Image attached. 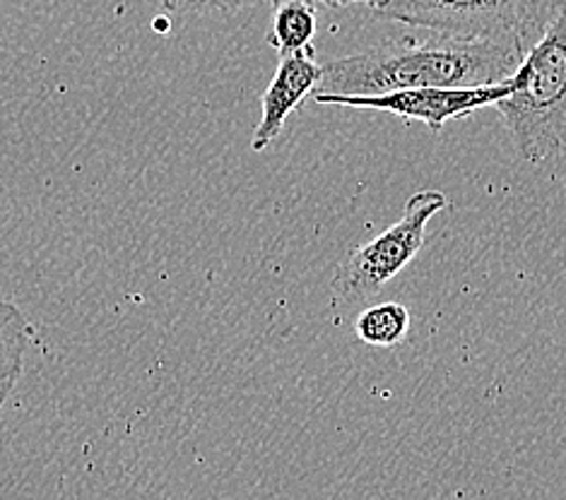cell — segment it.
Listing matches in <instances>:
<instances>
[{
	"mask_svg": "<svg viewBox=\"0 0 566 500\" xmlns=\"http://www.w3.org/2000/svg\"><path fill=\"white\" fill-rule=\"evenodd\" d=\"M396 39L323 65L314 94H386L415 87H484L511 79L525 51L514 44L437 34Z\"/></svg>",
	"mask_w": 566,
	"mask_h": 500,
	"instance_id": "obj_1",
	"label": "cell"
},
{
	"mask_svg": "<svg viewBox=\"0 0 566 500\" xmlns=\"http://www.w3.org/2000/svg\"><path fill=\"white\" fill-rule=\"evenodd\" d=\"M511 79L514 92L494 109L518 157L528 164H545L566 155V0Z\"/></svg>",
	"mask_w": 566,
	"mask_h": 500,
	"instance_id": "obj_2",
	"label": "cell"
},
{
	"mask_svg": "<svg viewBox=\"0 0 566 500\" xmlns=\"http://www.w3.org/2000/svg\"><path fill=\"white\" fill-rule=\"evenodd\" d=\"M562 0H386L376 18L437 34L521 46L543 36Z\"/></svg>",
	"mask_w": 566,
	"mask_h": 500,
	"instance_id": "obj_3",
	"label": "cell"
},
{
	"mask_svg": "<svg viewBox=\"0 0 566 500\" xmlns=\"http://www.w3.org/2000/svg\"><path fill=\"white\" fill-rule=\"evenodd\" d=\"M447 208L449 200L439 191L415 193L396 224L355 248L335 269L331 281L335 304L359 306L379 296L386 284L417 258L424 246L427 224Z\"/></svg>",
	"mask_w": 566,
	"mask_h": 500,
	"instance_id": "obj_4",
	"label": "cell"
},
{
	"mask_svg": "<svg viewBox=\"0 0 566 500\" xmlns=\"http://www.w3.org/2000/svg\"><path fill=\"white\" fill-rule=\"evenodd\" d=\"M514 92V79L484 87H415L386 94H314L318 104L353 106L394 114L402 120H420L431 132H441L449 120L465 118L484 106H494Z\"/></svg>",
	"mask_w": 566,
	"mask_h": 500,
	"instance_id": "obj_5",
	"label": "cell"
},
{
	"mask_svg": "<svg viewBox=\"0 0 566 500\" xmlns=\"http://www.w3.org/2000/svg\"><path fill=\"white\" fill-rule=\"evenodd\" d=\"M321 77L323 65L316 63L314 49L280 56L277 71L261 97L263 114L251 135V152L261 155L280 138L287 118L300 109L304 99L312 97L321 85Z\"/></svg>",
	"mask_w": 566,
	"mask_h": 500,
	"instance_id": "obj_6",
	"label": "cell"
},
{
	"mask_svg": "<svg viewBox=\"0 0 566 500\" xmlns=\"http://www.w3.org/2000/svg\"><path fill=\"white\" fill-rule=\"evenodd\" d=\"M32 340L34 328L30 318L15 304L0 299V409L20 383L24 354Z\"/></svg>",
	"mask_w": 566,
	"mask_h": 500,
	"instance_id": "obj_7",
	"label": "cell"
},
{
	"mask_svg": "<svg viewBox=\"0 0 566 500\" xmlns=\"http://www.w3.org/2000/svg\"><path fill=\"white\" fill-rule=\"evenodd\" d=\"M318 30L316 0H277L275 15L268 30V44L280 56L296 51L314 49V36Z\"/></svg>",
	"mask_w": 566,
	"mask_h": 500,
	"instance_id": "obj_8",
	"label": "cell"
},
{
	"mask_svg": "<svg viewBox=\"0 0 566 500\" xmlns=\"http://www.w3.org/2000/svg\"><path fill=\"white\" fill-rule=\"evenodd\" d=\"M410 326H412L410 310L402 304H396V301L374 304L369 308H364L357 316L355 334L364 344L390 349L406 340Z\"/></svg>",
	"mask_w": 566,
	"mask_h": 500,
	"instance_id": "obj_9",
	"label": "cell"
},
{
	"mask_svg": "<svg viewBox=\"0 0 566 500\" xmlns=\"http://www.w3.org/2000/svg\"><path fill=\"white\" fill-rule=\"evenodd\" d=\"M261 3V0H161V6L174 12H237L249 6Z\"/></svg>",
	"mask_w": 566,
	"mask_h": 500,
	"instance_id": "obj_10",
	"label": "cell"
},
{
	"mask_svg": "<svg viewBox=\"0 0 566 500\" xmlns=\"http://www.w3.org/2000/svg\"><path fill=\"white\" fill-rule=\"evenodd\" d=\"M323 6H328V8H347V6H367V8H371V10H376L379 6H384L386 0H321Z\"/></svg>",
	"mask_w": 566,
	"mask_h": 500,
	"instance_id": "obj_11",
	"label": "cell"
}]
</instances>
